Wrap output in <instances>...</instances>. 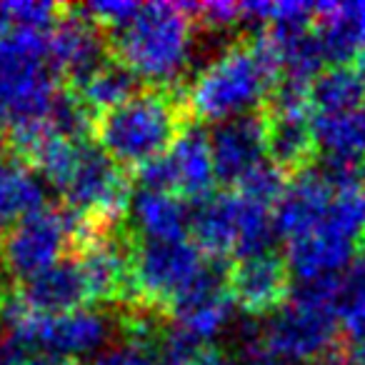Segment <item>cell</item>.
Instances as JSON below:
<instances>
[{"label": "cell", "mask_w": 365, "mask_h": 365, "mask_svg": "<svg viewBox=\"0 0 365 365\" xmlns=\"http://www.w3.org/2000/svg\"><path fill=\"white\" fill-rule=\"evenodd\" d=\"M193 123L188 96L178 86H143L130 101L98 115L93 135L113 163L130 173L165 155Z\"/></svg>", "instance_id": "cell-1"}, {"label": "cell", "mask_w": 365, "mask_h": 365, "mask_svg": "<svg viewBox=\"0 0 365 365\" xmlns=\"http://www.w3.org/2000/svg\"><path fill=\"white\" fill-rule=\"evenodd\" d=\"M193 36L195 23L182 3H148L125 28L108 38L113 58L138 78L173 88L190 61Z\"/></svg>", "instance_id": "cell-2"}, {"label": "cell", "mask_w": 365, "mask_h": 365, "mask_svg": "<svg viewBox=\"0 0 365 365\" xmlns=\"http://www.w3.org/2000/svg\"><path fill=\"white\" fill-rule=\"evenodd\" d=\"M278 73L260 58L253 38H240L213 58L188 88L193 120L223 123L260 110L278 83Z\"/></svg>", "instance_id": "cell-3"}, {"label": "cell", "mask_w": 365, "mask_h": 365, "mask_svg": "<svg viewBox=\"0 0 365 365\" xmlns=\"http://www.w3.org/2000/svg\"><path fill=\"white\" fill-rule=\"evenodd\" d=\"M205 268L200 248L188 238L143 240L133 245V285L138 303L165 315L170 303Z\"/></svg>", "instance_id": "cell-4"}, {"label": "cell", "mask_w": 365, "mask_h": 365, "mask_svg": "<svg viewBox=\"0 0 365 365\" xmlns=\"http://www.w3.org/2000/svg\"><path fill=\"white\" fill-rule=\"evenodd\" d=\"M66 208L103 228L125 225L130 208V173L113 163L93 143L81 148V158L63 190Z\"/></svg>", "instance_id": "cell-5"}, {"label": "cell", "mask_w": 365, "mask_h": 365, "mask_svg": "<svg viewBox=\"0 0 365 365\" xmlns=\"http://www.w3.org/2000/svg\"><path fill=\"white\" fill-rule=\"evenodd\" d=\"M340 343L338 318L328 310L288 303L260 325V345L278 365H318Z\"/></svg>", "instance_id": "cell-6"}, {"label": "cell", "mask_w": 365, "mask_h": 365, "mask_svg": "<svg viewBox=\"0 0 365 365\" xmlns=\"http://www.w3.org/2000/svg\"><path fill=\"white\" fill-rule=\"evenodd\" d=\"M3 248V270L13 280H28L71 253V213L68 208H41L11 225Z\"/></svg>", "instance_id": "cell-7"}, {"label": "cell", "mask_w": 365, "mask_h": 365, "mask_svg": "<svg viewBox=\"0 0 365 365\" xmlns=\"http://www.w3.org/2000/svg\"><path fill=\"white\" fill-rule=\"evenodd\" d=\"M113 58L110 41L78 8L63 6L58 23L48 36V66L66 78L68 88L86 83L103 63Z\"/></svg>", "instance_id": "cell-8"}, {"label": "cell", "mask_w": 365, "mask_h": 365, "mask_svg": "<svg viewBox=\"0 0 365 365\" xmlns=\"http://www.w3.org/2000/svg\"><path fill=\"white\" fill-rule=\"evenodd\" d=\"M233 295L228 288V268L213 260L168 308V320L190 335L210 343L233 315Z\"/></svg>", "instance_id": "cell-9"}, {"label": "cell", "mask_w": 365, "mask_h": 365, "mask_svg": "<svg viewBox=\"0 0 365 365\" xmlns=\"http://www.w3.org/2000/svg\"><path fill=\"white\" fill-rule=\"evenodd\" d=\"M228 288L233 303L248 315L263 318L278 313L283 305H288L293 290L288 260L270 250L238 258L233 268H228Z\"/></svg>", "instance_id": "cell-10"}, {"label": "cell", "mask_w": 365, "mask_h": 365, "mask_svg": "<svg viewBox=\"0 0 365 365\" xmlns=\"http://www.w3.org/2000/svg\"><path fill=\"white\" fill-rule=\"evenodd\" d=\"M215 178L225 185L238 188L245 175L265 163V123L260 110L215 123L210 133Z\"/></svg>", "instance_id": "cell-11"}, {"label": "cell", "mask_w": 365, "mask_h": 365, "mask_svg": "<svg viewBox=\"0 0 365 365\" xmlns=\"http://www.w3.org/2000/svg\"><path fill=\"white\" fill-rule=\"evenodd\" d=\"M265 123V153L283 175H300L310 170L318 158V138L313 113H285L260 108Z\"/></svg>", "instance_id": "cell-12"}, {"label": "cell", "mask_w": 365, "mask_h": 365, "mask_svg": "<svg viewBox=\"0 0 365 365\" xmlns=\"http://www.w3.org/2000/svg\"><path fill=\"white\" fill-rule=\"evenodd\" d=\"M363 250V243L348 238L323 220L315 230L290 240L285 260L298 280H315L340 275V270L348 268Z\"/></svg>", "instance_id": "cell-13"}, {"label": "cell", "mask_w": 365, "mask_h": 365, "mask_svg": "<svg viewBox=\"0 0 365 365\" xmlns=\"http://www.w3.org/2000/svg\"><path fill=\"white\" fill-rule=\"evenodd\" d=\"M335 193L328 188V182L318 175V170H305L288 182V190L273 210L275 233L285 240H295L300 235L315 230L328 215Z\"/></svg>", "instance_id": "cell-14"}, {"label": "cell", "mask_w": 365, "mask_h": 365, "mask_svg": "<svg viewBox=\"0 0 365 365\" xmlns=\"http://www.w3.org/2000/svg\"><path fill=\"white\" fill-rule=\"evenodd\" d=\"M18 295L33 313L41 315L71 313V310H81L86 303H91L81 270L71 258L58 260L43 273L23 280L18 285Z\"/></svg>", "instance_id": "cell-15"}, {"label": "cell", "mask_w": 365, "mask_h": 365, "mask_svg": "<svg viewBox=\"0 0 365 365\" xmlns=\"http://www.w3.org/2000/svg\"><path fill=\"white\" fill-rule=\"evenodd\" d=\"M315 36L325 63L348 66L365 43V3H315Z\"/></svg>", "instance_id": "cell-16"}, {"label": "cell", "mask_w": 365, "mask_h": 365, "mask_svg": "<svg viewBox=\"0 0 365 365\" xmlns=\"http://www.w3.org/2000/svg\"><path fill=\"white\" fill-rule=\"evenodd\" d=\"M190 230H193V243L200 248V253L210 255L218 263H223L230 253H235V243H238V198L235 193H213L193 203Z\"/></svg>", "instance_id": "cell-17"}, {"label": "cell", "mask_w": 365, "mask_h": 365, "mask_svg": "<svg viewBox=\"0 0 365 365\" xmlns=\"http://www.w3.org/2000/svg\"><path fill=\"white\" fill-rule=\"evenodd\" d=\"M168 160L175 178V195L190 198L193 203L213 195L215 168L210 140L195 123L168 150Z\"/></svg>", "instance_id": "cell-18"}, {"label": "cell", "mask_w": 365, "mask_h": 365, "mask_svg": "<svg viewBox=\"0 0 365 365\" xmlns=\"http://www.w3.org/2000/svg\"><path fill=\"white\" fill-rule=\"evenodd\" d=\"M133 233L143 240H178L190 230V208L173 193L140 190L130 200Z\"/></svg>", "instance_id": "cell-19"}, {"label": "cell", "mask_w": 365, "mask_h": 365, "mask_svg": "<svg viewBox=\"0 0 365 365\" xmlns=\"http://www.w3.org/2000/svg\"><path fill=\"white\" fill-rule=\"evenodd\" d=\"M41 208H46V193L36 173L0 150V228L16 225Z\"/></svg>", "instance_id": "cell-20"}, {"label": "cell", "mask_w": 365, "mask_h": 365, "mask_svg": "<svg viewBox=\"0 0 365 365\" xmlns=\"http://www.w3.org/2000/svg\"><path fill=\"white\" fill-rule=\"evenodd\" d=\"M365 106V81L348 66L323 71L310 86L313 115H345Z\"/></svg>", "instance_id": "cell-21"}, {"label": "cell", "mask_w": 365, "mask_h": 365, "mask_svg": "<svg viewBox=\"0 0 365 365\" xmlns=\"http://www.w3.org/2000/svg\"><path fill=\"white\" fill-rule=\"evenodd\" d=\"M140 78L125 68L120 61L110 58L108 63H103L86 83H81L78 88H71L81 96V101L91 108L93 115H103V113L113 110V108L123 106L125 101H130L138 91H140Z\"/></svg>", "instance_id": "cell-22"}, {"label": "cell", "mask_w": 365, "mask_h": 365, "mask_svg": "<svg viewBox=\"0 0 365 365\" xmlns=\"http://www.w3.org/2000/svg\"><path fill=\"white\" fill-rule=\"evenodd\" d=\"M335 318L345 328V345L353 355H365V250L340 273Z\"/></svg>", "instance_id": "cell-23"}, {"label": "cell", "mask_w": 365, "mask_h": 365, "mask_svg": "<svg viewBox=\"0 0 365 365\" xmlns=\"http://www.w3.org/2000/svg\"><path fill=\"white\" fill-rule=\"evenodd\" d=\"M315 170L333 193H365V153H325Z\"/></svg>", "instance_id": "cell-24"}, {"label": "cell", "mask_w": 365, "mask_h": 365, "mask_svg": "<svg viewBox=\"0 0 365 365\" xmlns=\"http://www.w3.org/2000/svg\"><path fill=\"white\" fill-rule=\"evenodd\" d=\"M285 178L288 175H283L273 163H263V165H258L250 175H245L238 182L235 193L253 200V203H260L265 208L275 210V205L280 203V198L288 190V180Z\"/></svg>", "instance_id": "cell-25"}, {"label": "cell", "mask_w": 365, "mask_h": 365, "mask_svg": "<svg viewBox=\"0 0 365 365\" xmlns=\"http://www.w3.org/2000/svg\"><path fill=\"white\" fill-rule=\"evenodd\" d=\"M93 365H170V363L160 355L158 345H138V343L120 340V343L103 350Z\"/></svg>", "instance_id": "cell-26"}, {"label": "cell", "mask_w": 365, "mask_h": 365, "mask_svg": "<svg viewBox=\"0 0 365 365\" xmlns=\"http://www.w3.org/2000/svg\"><path fill=\"white\" fill-rule=\"evenodd\" d=\"M23 365H76L68 358H56V355H31Z\"/></svg>", "instance_id": "cell-27"}, {"label": "cell", "mask_w": 365, "mask_h": 365, "mask_svg": "<svg viewBox=\"0 0 365 365\" xmlns=\"http://www.w3.org/2000/svg\"><path fill=\"white\" fill-rule=\"evenodd\" d=\"M358 73H360V78L365 81V43H363V48L358 51Z\"/></svg>", "instance_id": "cell-28"}, {"label": "cell", "mask_w": 365, "mask_h": 365, "mask_svg": "<svg viewBox=\"0 0 365 365\" xmlns=\"http://www.w3.org/2000/svg\"><path fill=\"white\" fill-rule=\"evenodd\" d=\"M350 365H365V355H353V360H350Z\"/></svg>", "instance_id": "cell-29"}, {"label": "cell", "mask_w": 365, "mask_h": 365, "mask_svg": "<svg viewBox=\"0 0 365 365\" xmlns=\"http://www.w3.org/2000/svg\"><path fill=\"white\" fill-rule=\"evenodd\" d=\"M3 273H6V270H3V248H0V285L6 283V278H3Z\"/></svg>", "instance_id": "cell-30"}]
</instances>
